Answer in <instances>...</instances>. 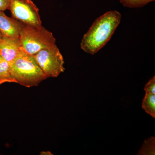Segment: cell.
<instances>
[{
	"label": "cell",
	"mask_w": 155,
	"mask_h": 155,
	"mask_svg": "<svg viewBox=\"0 0 155 155\" xmlns=\"http://www.w3.org/2000/svg\"><path fill=\"white\" fill-rule=\"evenodd\" d=\"M19 38L22 49L31 55L56 44V42L53 33L42 25H25L20 32Z\"/></svg>",
	"instance_id": "obj_3"
},
{
	"label": "cell",
	"mask_w": 155,
	"mask_h": 155,
	"mask_svg": "<svg viewBox=\"0 0 155 155\" xmlns=\"http://www.w3.org/2000/svg\"><path fill=\"white\" fill-rule=\"evenodd\" d=\"M142 107L145 111L155 118V94L146 93L143 99Z\"/></svg>",
	"instance_id": "obj_9"
},
{
	"label": "cell",
	"mask_w": 155,
	"mask_h": 155,
	"mask_svg": "<svg viewBox=\"0 0 155 155\" xmlns=\"http://www.w3.org/2000/svg\"><path fill=\"white\" fill-rule=\"evenodd\" d=\"M8 9L13 18L25 25H42L38 8L31 0H10Z\"/></svg>",
	"instance_id": "obj_5"
},
{
	"label": "cell",
	"mask_w": 155,
	"mask_h": 155,
	"mask_svg": "<svg viewBox=\"0 0 155 155\" xmlns=\"http://www.w3.org/2000/svg\"><path fill=\"white\" fill-rule=\"evenodd\" d=\"M146 93L155 94V76L151 78L144 87Z\"/></svg>",
	"instance_id": "obj_12"
},
{
	"label": "cell",
	"mask_w": 155,
	"mask_h": 155,
	"mask_svg": "<svg viewBox=\"0 0 155 155\" xmlns=\"http://www.w3.org/2000/svg\"><path fill=\"white\" fill-rule=\"evenodd\" d=\"M7 82L16 83L11 75L9 63L0 56V85Z\"/></svg>",
	"instance_id": "obj_8"
},
{
	"label": "cell",
	"mask_w": 155,
	"mask_h": 155,
	"mask_svg": "<svg viewBox=\"0 0 155 155\" xmlns=\"http://www.w3.org/2000/svg\"><path fill=\"white\" fill-rule=\"evenodd\" d=\"M122 15L116 11H108L97 18L81 42V48L90 54H96L106 45L121 22Z\"/></svg>",
	"instance_id": "obj_1"
},
{
	"label": "cell",
	"mask_w": 155,
	"mask_h": 155,
	"mask_svg": "<svg viewBox=\"0 0 155 155\" xmlns=\"http://www.w3.org/2000/svg\"><path fill=\"white\" fill-rule=\"evenodd\" d=\"M40 155H53L51 153L50 151H42Z\"/></svg>",
	"instance_id": "obj_14"
},
{
	"label": "cell",
	"mask_w": 155,
	"mask_h": 155,
	"mask_svg": "<svg viewBox=\"0 0 155 155\" xmlns=\"http://www.w3.org/2000/svg\"><path fill=\"white\" fill-rule=\"evenodd\" d=\"M9 65L11 75L16 83L25 87L38 86L48 78L33 56L24 51Z\"/></svg>",
	"instance_id": "obj_2"
},
{
	"label": "cell",
	"mask_w": 155,
	"mask_h": 155,
	"mask_svg": "<svg viewBox=\"0 0 155 155\" xmlns=\"http://www.w3.org/2000/svg\"><path fill=\"white\" fill-rule=\"evenodd\" d=\"M32 56L48 78L58 77L65 71L64 57L56 44Z\"/></svg>",
	"instance_id": "obj_4"
},
{
	"label": "cell",
	"mask_w": 155,
	"mask_h": 155,
	"mask_svg": "<svg viewBox=\"0 0 155 155\" xmlns=\"http://www.w3.org/2000/svg\"><path fill=\"white\" fill-rule=\"evenodd\" d=\"M25 24L12 17L7 16L4 11L0 10V31L3 36L19 38Z\"/></svg>",
	"instance_id": "obj_7"
},
{
	"label": "cell",
	"mask_w": 155,
	"mask_h": 155,
	"mask_svg": "<svg viewBox=\"0 0 155 155\" xmlns=\"http://www.w3.org/2000/svg\"><path fill=\"white\" fill-rule=\"evenodd\" d=\"M155 0H120L122 5L126 8H134L143 7Z\"/></svg>",
	"instance_id": "obj_11"
},
{
	"label": "cell",
	"mask_w": 155,
	"mask_h": 155,
	"mask_svg": "<svg viewBox=\"0 0 155 155\" xmlns=\"http://www.w3.org/2000/svg\"><path fill=\"white\" fill-rule=\"evenodd\" d=\"M3 36V35H2V33L1 32V31H0V39L2 38Z\"/></svg>",
	"instance_id": "obj_15"
},
{
	"label": "cell",
	"mask_w": 155,
	"mask_h": 155,
	"mask_svg": "<svg viewBox=\"0 0 155 155\" xmlns=\"http://www.w3.org/2000/svg\"><path fill=\"white\" fill-rule=\"evenodd\" d=\"M155 141L154 137L146 140L137 154L155 155Z\"/></svg>",
	"instance_id": "obj_10"
},
{
	"label": "cell",
	"mask_w": 155,
	"mask_h": 155,
	"mask_svg": "<svg viewBox=\"0 0 155 155\" xmlns=\"http://www.w3.org/2000/svg\"><path fill=\"white\" fill-rule=\"evenodd\" d=\"M24 51L19 38L3 36L0 39V56L11 64Z\"/></svg>",
	"instance_id": "obj_6"
},
{
	"label": "cell",
	"mask_w": 155,
	"mask_h": 155,
	"mask_svg": "<svg viewBox=\"0 0 155 155\" xmlns=\"http://www.w3.org/2000/svg\"><path fill=\"white\" fill-rule=\"evenodd\" d=\"M10 0H0V10L5 11L8 9Z\"/></svg>",
	"instance_id": "obj_13"
}]
</instances>
